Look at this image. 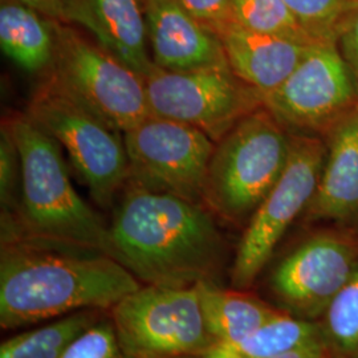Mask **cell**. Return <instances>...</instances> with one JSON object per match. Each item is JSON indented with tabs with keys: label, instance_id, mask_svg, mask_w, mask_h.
<instances>
[{
	"label": "cell",
	"instance_id": "12",
	"mask_svg": "<svg viewBox=\"0 0 358 358\" xmlns=\"http://www.w3.org/2000/svg\"><path fill=\"white\" fill-rule=\"evenodd\" d=\"M357 248L345 236L319 235L287 256L272 278L284 304L303 315L328 308L356 271Z\"/></svg>",
	"mask_w": 358,
	"mask_h": 358
},
{
	"label": "cell",
	"instance_id": "24",
	"mask_svg": "<svg viewBox=\"0 0 358 358\" xmlns=\"http://www.w3.org/2000/svg\"><path fill=\"white\" fill-rule=\"evenodd\" d=\"M60 358H128L120 345L115 324L99 320L68 346Z\"/></svg>",
	"mask_w": 358,
	"mask_h": 358
},
{
	"label": "cell",
	"instance_id": "19",
	"mask_svg": "<svg viewBox=\"0 0 358 358\" xmlns=\"http://www.w3.org/2000/svg\"><path fill=\"white\" fill-rule=\"evenodd\" d=\"M317 337L313 324L279 315L235 341L217 343L189 358H272Z\"/></svg>",
	"mask_w": 358,
	"mask_h": 358
},
{
	"label": "cell",
	"instance_id": "28",
	"mask_svg": "<svg viewBox=\"0 0 358 358\" xmlns=\"http://www.w3.org/2000/svg\"><path fill=\"white\" fill-rule=\"evenodd\" d=\"M28 6L47 17L63 23L64 17V0H13Z\"/></svg>",
	"mask_w": 358,
	"mask_h": 358
},
{
	"label": "cell",
	"instance_id": "2",
	"mask_svg": "<svg viewBox=\"0 0 358 358\" xmlns=\"http://www.w3.org/2000/svg\"><path fill=\"white\" fill-rule=\"evenodd\" d=\"M108 254L140 282L185 288L214 282L223 239L201 202L129 180L109 226Z\"/></svg>",
	"mask_w": 358,
	"mask_h": 358
},
{
	"label": "cell",
	"instance_id": "30",
	"mask_svg": "<svg viewBox=\"0 0 358 358\" xmlns=\"http://www.w3.org/2000/svg\"><path fill=\"white\" fill-rule=\"evenodd\" d=\"M355 353H356V357L358 358V350H357V352H355Z\"/></svg>",
	"mask_w": 358,
	"mask_h": 358
},
{
	"label": "cell",
	"instance_id": "11",
	"mask_svg": "<svg viewBox=\"0 0 358 358\" xmlns=\"http://www.w3.org/2000/svg\"><path fill=\"white\" fill-rule=\"evenodd\" d=\"M327 143L291 133V152L282 177L256 208L239 244L232 282L243 288L255 280L297 215L310 203L320 182Z\"/></svg>",
	"mask_w": 358,
	"mask_h": 358
},
{
	"label": "cell",
	"instance_id": "21",
	"mask_svg": "<svg viewBox=\"0 0 358 358\" xmlns=\"http://www.w3.org/2000/svg\"><path fill=\"white\" fill-rule=\"evenodd\" d=\"M315 43L336 44L358 8V0H284Z\"/></svg>",
	"mask_w": 358,
	"mask_h": 358
},
{
	"label": "cell",
	"instance_id": "9",
	"mask_svg": "<svg viewBox=\"0 0 358 358\" xmlns=\"http://www.w3.org/2000/svg\"><path fill=\"white\" fill-rule=\"evenodd\" d=\"M263 103L289 133L324 140L357 105L358 80L336 44L316 43Z\"/></svg>",
	"mask_w": 358,
	"mask_h": 358
},
{
	"label": "cell",
	"instance_id": "14",
	"mask_svg": "<svg viewBox=\"0 0 358 358\" xmlns=\"http://www.w3.org/2000/svg\"><path fill=\"white\" fill-rule=\"evenodd\" d=\"M63 23L87 29L99 45L143 78L157 68L149 53L143 0H64Z\"/></svg>",
	"mask_w": 358,
	"mask_h": 358
},
{
	"label": "cell",
	"instance_id": "20",
	"mask_svg": "<svg viewBox=\"0 0 358 358\" xmlns=\"http://www.w3.org/2000/svg\"><path fill=\"white\" fill-rule=\"evenodd\" d=\"M99 309H85L43 327L15 334L0 345V358H60L77 337L99 321Z\"/></svg>",
	"mask_w": 358,
	"mask_h": 358
},
{
	"label": "cell",
	"instance_id": "22",
	"mask_svg": "<svg viewBox=\"0 0 358 358\" xmlns=\"http://www.w3.org/2000/svg\"><path fill=\"white\" fill-rule=\"evenodd\" d=\"M234 22L256 32L316 44L297 23L284 0H231Z\"/></svg>",
	"mask_w": 358,
	"mask_h": 358
},
{
	"label": "cell",
	"instance_id": "3",
	"mask_svg": "<svg viewBox=\"0 0 358 358\" xmlns=\"http://www.w3.org/2000/svg\"><path fill=\"white\" fill-rule=\"evenodd\" d=\"M20 157V202L1 231L97 248L108 254L109 227L71 182L63 148L27 113L7 115Z\"/></svg>",
	"mask_w": 358,
	"mask_h": 358
},
{
	"label": "cell",
	"instance_id": "5",
	"mask_svg": "<svg viewBox=\"0 0 358 358\" xmlns=\"http://www.w3.org/2000/svg\"><path fill=\"white\" fill-rule=\"evenodd\" d=\"M27 115L68 154L77 176L100 206H109L130 179L124 134L43 76Z\"/></svg>",
	"mask_w": 358,
	"mask_h": 358
},
{
	"label": "cell",
	"instance_id": "26",
	"mask_svg": "<svg viewBox=\"0 0 358 358\" xmlns=\"http://www.w3.org/2000/svg\"><path fill=\"white\" fill-rule=\"evenodd\" d=\"M203 26L219 35L234 22L231 0H178Z\"/></svg>",
	"mask_w": 358,
	"mask_h": 358
},
{
	"label": "cell",
	"instance_id": "23",
	"mask_svg": "<svg viewBox=\"0 0 358 358\" xmlns=\"http://www.w3.org/2000/svg\"><path fill=\"white\" fill-rule=\"evenodd\" d=\"M328 332L344 352L358 350V267L327 308Z\"/></svg>",
	"mask_w": 358,
	"mask_h": 358
},
{
	"label": "cell",
	"instance_id": "4",
	"mask_svg": "<svg viewBox=\"0 0 358 358\" xmlns=\"http://www.w3.org/2000/svg\"><path fill=\"white\" fill-rule=\"evenodd\" d=\"M291 133L263 105L215 142L206 176L203 202L232 222L252 217L282 177Z\"/></svg>",
	"mask_w": 358,
	"mask_h": 358
},
{
	"label": "cell",
	"instance_id": "27",
	"mask_svg": "<svg viewBox=\"0 0 358 358\" xmlns=\"http://www.w3.org/2000/svg\"><path fill=\"white\" fill-rule=\"evenodd\" d=\"M338 41L341 43V55L358 80V8L348 22Z\"/></svg>",
	"mask_w": 358,
	"mask_h": 358
},
{
	"label": "cell",
	"instance_id": "10",
	"mask_svg": "<svg viewBox=\"0 0 358 358\" xmlns=\"http://www.w3.org/2000/svg\"><path fill=\"white\" fill-rule=\"evenodd\" d=\"M124 134L131 182L154 192L203 202L215 142L174 120L150 115Z\"/></svg>",
	"mask_w": 358,
	"mask_h": 358
},
{
	"label": "cell",
	"instance_id": "8",
	"mask_svg": "<svg viewBox=\"0 0 358 358\" xmlns=\"http://www.w3.org/2000/svg\"><path fill=\"white\" fill-rule=\"evenodd\" d=\"M150 115L202 130L217 142L235 124L263 106V96L229 65L187 72L154 69L145 77Z\"/></svg>",
	"mask_w": 358,
	"mask_h": 358
},
{
	"label": "cell",
	"instance_id": "1",
	"mask_svg": "<svg viewBox=\"0 0 358 358\" xmlns=\"http://www.w3.org/2000/svg\"><path fill=\"white\" fill-rule=\"evenodd\" d=\"M140 287L130 271L101 250L1 231L3 329L113 308Z\"/></svg>",
	"mask_w": 358,
	"mask_h": 358
},
{
	"label": "cell",
	"instance_id": "13",
	"mask_svg": "<svg viewBox=\"0 0 358 358\" xmlns=\"http://www.w3.org/2000/svg\"><path fill=\"white\" fill-rule=\"evenodd\" d=\"M154 64L171 72L229 65L220 38L178 0H143Z\"/></svg>",
	"mask_w": 358,
	"mask_h": 358
},
{
	"label": "cell",
	"instance_id": "17",
	"mask_svg": "<svg viewBox=\"0 0 358 358\" xmlns=\"http://www.w3.org/2000/svg\"><path fill=\"white\" fill-rule=\"evenodd\" d=\"M56 20L13 0L0 6L3 53L29 75L45 76L56 50Z\"/></svg>",
	"mask_w": 358,
	"mask_h": 358
},
{
	"label": "cell",
	"instance_id": "25",
	"mask_svg": "<svg viewBox=\"0 0 358 358\" xmlns=\"http://www.w3.org/2000/svg\"><path fill=\"white\" fill-rule=\"evenodd\" d=\"M17 178H20V157L13 141V134L1 122L0 134V196L3 211L8 210L13 202V192Z\"/></svg>",
	"mask_w": 358,
	"mask_h": 358
},
{
	"label": "cell",
	"instance_id": "16",
	"mask_svg": "<svg viewBox=\"0 0 358 358\" xmlns=\"http://www.w3.org/2000/svg\"><path fill=\"white\" fill-rule=\"evenodd\" d=\"M324 141L325 162L308 217L343 220L358 211V103Z\"/></svg>",
	"mask_w": 358,
	"mask_h": 358
},
{
	"label": "cell",
	"instance_id": "7",
	"mask_svg": "<svg viewBox=\"0 0 358 358\" xmlns=\"http://www.w3.org/2000/svg\"><path fill=\"white\" fill-rule=\"evenodd\" d=\"M112 321L128 358H189L215 344L196 287L141 285L112 308Z\"/></svg>",
	"mask_w": 358,
	"mask_h": 358
},
{
	"label": "cell",
	"instance_id": "6",
	"mask_svg": "<svg viewBox=\"0 0 358 358\" xmlns=\"http://www.w3.org/2000/svg\"><path fill=\"white\" fill-rule=\"evenodd\" d=\"M47 76L121 133L150 115L145 78L62 22L56 23V50Z\"/></svg>",
	"mask_w": 358,
	"mask_h": 358
},
{
	"label": "cell",
	"instance_id": "29",
	"mask_svg": "<svg viewBox=\"0 0 358 358\" xmlns=\"http://www.w3.org/2000/svg\"><path fill=\"white\" fill-rule=\"evenodd\" d=\"M272 358H324V344L317 337Z\"/></svg>",
	"mask_w": 358,
	"mask_h": 358
},
{
	"label": "cell",
	"instance_id": "18",
	"mask_svg": "<svg viewBox=\"0 0 358 358\" xmlns=\"http://www.w3.org/2000/svg\"><path fill=\"white\" fill-rule=\"evenodd\" d=\"M195 287L206 328L215 344L235 341L282 315L254 297L219 288L215 282Z\"/></svg>",
	"mask_w": 358,
	"mask_h": 358
},
{
	"label": "cell",
	"instance_id": "15",
	"mask_svg": "<svg viewBox=\"0 0 358 358\" xmlns=\"http://www.w3.org/2000/svg\"><path fill=\"white\" fill-rule=\"evenodd\" d=\"M217 38L231 71L263 99L289 77L310 45L236 23L226 27Z\"/></svg>",
	"mask_w": 358,
	"mask_h": 358
}]
</instances>
